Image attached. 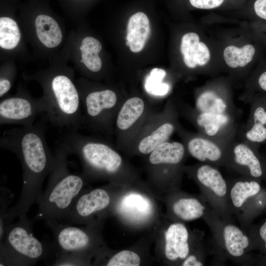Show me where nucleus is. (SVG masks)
<instances>
[{
  "mask_svg": "<svg viewBox=\"0 0 266 266\" xmlns=\"http://www.w3.org/2000/svg\"><path fill=\"white\" fill-rule=\"evenodd\" d=\"M43 118L33 124L5 131L0 138L1 148L14 153L22 167L23 185L17 203L3 216L6 223L26 216L42 193L43 182L54 166L55 155L46 140V122Z\"/></svg>",
  "mask_w": 266,
  "mask_h": 266,
  "instance_id": "nucleus-1",
  "label": "nucleus"
},
{
  "mask_svg": "<svg viewBox=\"0 0 266 266\" xmlns=\"http://www.w3.org/2000/svg\"><path fill=\"white\" fill-rule=\"evenodd\" d=\"M68 155L64 147L58 145L46 188L37 202L38 210L34 220L65 219L75 198L82 191L84 177L69 171Z\"/></svg>",
  "mask_w": 266,
  "mask_h": 266,
  "instance_id": "nucleus-2",
  "label": "nucleus"
},
{
  "mask_svg": "<svg viewBox=\"0 0 266 266\" xmlns=\"http://www.w3.org/2000/svg\"><path fill=\"white\" fill-rule=\"evenodd\" d=\"M32 225L26 216L4 226L0 231V266L33 265L55 253L53 244L34 237Z\"/></svg>",
  "mask_w": 266,
  "mask_h": 266,
  "instance_id": "nucleus-3",
  "label": "nucleus"
},
{
  "mask_svg": "<svg viewBox=\"0 0 266 266\" xmlns=\"http://www.w3.org/2000/svg\"><path fill=\"white\" fill-rule=\"evenodd\" d=\"M193 174L213 210L223 220L232 222L229 200V183L216 166L201 163L193 168Z\"/></svg>",
  "mask_w": 266,
  "mask_h": 266,
  "instance_id": "nucleus-4",
  "label": "nucleus"
},
{
  "mask_svg": "<svg viewBox=\"0 0 266 266\" xmlns=\"http://www.w3.org/2000/svg\"><path fill=\"white\" fill-rule=\"evenodd\" d=\"M206 223L213 233L219 254L224 258L244 263L251 240L244 229L222 220L218 215Z\"/></svg>",
  "mask_w": 266,
  "mask_h": 266,
  "instance_id": "nucleus-5",
  "label": "nucleus"
},
{
  "mask_svg": "<svg viewBox=\"0 0 266 266\" xmlns=\"http://www.w3.org/2000/svg\"><path fill=\"white\" fill-rule=\"evenodd\" d=\"M47 110L44 98L34 99L22 95L6 98L0 102V124L32 125L37 117L45 114Z\"/></svg>",
  "mask_w": 266,
  "mask_h": 266,
  "instance_id": "nucleus-6",
  "label": "nucleus"
},
{
  "mask_svg": "<svg viewBox=\"0 0 266 266\" xmlns=\"http://www.w3.org/2000/svg\"><path fill=\"white\" fill-rule=\"evenodd\" d=\"M258 148L235 139L228 146L226 167L247 178L257 180L266 177V161Z\"/></svg>",
  "mask_w": 266,
  "mask_h": 266,
  "instance_id": "nucleus-7",
  "label": "nucleus"
},
{
  "mask_svg": "<svg viewBox=\"0 0 266 266\" xmlns=\"http://www.w3.org/2000/svg\"><path fill=\"white\" fill-rule=\"evenodd\" d=\"M188 114L199 133L226 146L236 139L238 129L237 118L196 109H189Z\"/></svg>",
  "mask_w": 266,
  "mask_h": 266,
  "instance_id": "nucleus-8",
  "label": "nucleus"
},
{
  "mask_svg": "<svg viewBox=\"0 0 266 266\" xmlns=\"http://www.w3.org/2000/svg\"><path fill=\"white\" fill-rule=\"evenodd\" d=\"M83 107L84 122L97 128L105 127L108 112L115 106L117 97L115 93L110 89L95 91L80 96Z\"/></svg>",
  "mask_w": 266,
  "mask_h": 266,
  "instance_id": "nucleus-9",
  "label": "nucleus"
},
{
  "mask_svg": "<svg viewBox=\"0 0 266 266\" xmlns=\"http://www.w3.org/2000/svg\"><path fill=\"white\" fill-rule=\"evenodd\" d=\"M110 197L104 189L97 188L78 195L65 219L71 224H81L93 215L105 210L110 204Z\"/></svg>",
  "mask_w": 266,
  "mask_h": 266,
  "instance_id": "nucleus-10",
  "label": "nucleus"
},
{
  "mask_svg": "<svg viewBox=\"0 0 266 266\" xmlns=\"http://www.w3.org/2000/svg\"><path fill=\"white\" fill-rule=\"evenodd\" d=\"M189 154L201 163L215 166H226L227 148L200 133L185 135Z\"/></svg>",
  "mask_w": 266,
  "mask_h": 266,
  "instance_id": "nucleus-11",
  "label": "nucleus"
},
{
  "mask_svg": "<svg viewBox=\"0 0 266 266\" xmlns=\"http://www.w3.org/2000/svg\"><path fill=\"white\" fill-rule=\"evenodd\" d=\"M250 112L246 122L238 127V140L256 147L266 144V107L254 95L251 99Z\"/></svg>",
  "mask_w": 266,
  "mask_h": 266,
  "instance_id": "nucleus-12",
  "label": "nucleus"
},
{
  "mask_svg": "<svg viewBox=\"0 0 266 266\" xmlns=\"http://www.w3.org/2000/svg\"><path fill=\"white\" fill-rule=\"evenodd\" d=\"M195 109L200 112L229 115L237 118L238 110L229 91L225 87H210L197 95Z\"/></svg>",
  "mask_w": 266,
  "mask_h": 266,
  "instance_id": "nucleus-13",
  "label": "nucleus"
},
{
  "mask_svg": "<svg viewBox=\"0 0 266 266\" xmlns=\"http://www.w3.org/2000/svg\"><path fill=\"white\" fill-rule=\"evenodd\" d=\"M165 255L170 261L184 260L190 254L189 233L184 225L171 224L165 233Z\"/></svg>",
  "mask_w": 266,
  "mask_h": 266,
  "instance_id": "nucleus-14",
  "label": "nucleus"
},
{
  "mask_svg": "<svg viewBox=\"0 0 266 266\" xmlns=\"http://www.w3.org/2000/svg\"><path fill=\"white\" fill-rule=\"evenodd\" d=\"M172 210L176 217L184 221H192L201 218L206 222L216 214L206 199L183 197L176 200Z\"/></svg>",
  "mask_w": 266,
  "mask_h": 266,
  "instance_id": "nucleus-15",
  "label": "nucleus"
},
{
  "mask_svg": "<svg viewBox=\"0 0 266 266\" xmlns=\"http://www.w3.org/2000/svg\"><path fill=\"white\" fill-rule=\"evenodd\" d=\"M229 183V200L232 211L238 214L248 199L257 195L261 186L256 179L242 176Z\"/></svg>",
  "mask_w": 266,
  "mask_h": 266,
  "instance_id": "nucleus-16",
  "label": "nucleus"
},
{
  "mask_svg": "<svg viewBox=\"0 0 266 266\" xmlns=\"http://www.w3.org/2000/svg\"><path fill=\"white\" fill-rule=\"evenodd\" d=\"M150 32L149 21L147 15L141 12L134 14L128 22L126 45L133 52H140L146 42Z\"/></svg>",
  "mask_w": 266,
  "mask_h": 266,
  "instance_id": "nucleus-17",
  "label": "nucleus"
},
{
  "mask_svg": "<svg viewBox=\"0 0 266 266\" xmlns=\"http://www.w3.org/2000/svg\"><path fill=\"white\" fill-rule=\"evenodd\" d=\"M185 151L184 145L180 142L165 141L150 153L149 161L153 165L165 164L177 166L183 160Z\"/></svg>",
  "mask_w": 266,
  "mask_h": 266,
  "instance_id": "nucleus-18",
  "label": "nucleus"
},
{
  "mask_svg": "<svg viewBox=\"0 0 266 266\" xmlns=\"http://www.w3.org/2000/svg\"><path fill=\"white\" fill-rule=\"evenodd\" d=\"M35 25L37 37L44 46L52 48L60 44L62 32L53 18L46 15H39L36 18Z\"/></svg>",
  "mask_w": 266,
  "mask_h": 266,
  "instance_id": "nucleus-19",
  "label": "nucleus"
},
{
  "mask_svg": "<svg viewBox=\"0 0 266 266\" xmlns=\"http://www.w3.org/2000/svg\"><path fill=\"white\" fill-rule=\"evenodd\" d=\"M151 208L149 200L137 193L126 195L119 205V210L123 214L135 219L147 216L150 213Z\"/></svg>",
  "mask_w": 266,
  "mask_h": 266,
  "instance_id": "nucleus-20",
  "label": "nucleus"
},
{
  "mask_svg": "<svg viewBox=\"0 0 266 266\" xmlns=\"http://www.w3.org/2000/svg\"><path fill=\"white\" fill-rule=\"evenodd\" d=\"M144 110L143 100L138 97L126 101L120 110L116 119L117 128L121 130L130 128L140 118Z\"/></svg>",
  "mask_w": 266,
  "mask_h": 266,
  "instance_id": "nucleus-21",
  "label": "nucleus"
},
{
  "mask_svg": "<svg viewBox=\"0 0 266 266\" xmlns=\"http://www.w3.org/2000/svg\"><path fill=\"white\" fill-rule=\"evenodd\" d=\"M174 121L172 120L162 124L150 134L141 139L138 146L139 151L143 154H150L161 143L166 141L175 130Z\"/></svg>",
  "mask_w": 266,
  "mask_h": 266,
  "instance_id": "nucleus-22",
  "label": "nucleus"
},
{
  "mask_svg": "<svg viewBox=\"0 0 266 266\" xmlns=\"http://www.w3.org/2000/svg\"><path fill=\"white\" fill-rule=\"evenodd\" d=\"M256 53L255 47L251 44L241 47L230 45L224 50V58L227 65L232 68L243 67L250 64Z\"/></svg>",
  "mask_w": 266,
  "mask_h": 266,
  "instance_id": "nucleus-23",
  "label": "nucleus"
},
{
  "mask_svg": "<svg viewBox=\"0 0 266 266\" xmlns=\"http://www.w3.org/2000/svg\"><path fill=\"white\" fill-rule=\"evenodd\" d=\"M21 33L16 22L12 19L0 18V46L5 49H12L18 44Z\"/></svg>",
  "mask_w": 266,
  "mask_h": 266,
  "instance_id": "nucleus-24",
  "label": "nucleus"
},
{
  "mask_svg": "<svg viewBox=\"0 0 266 266\" xmlns=\"http://www.w3.org/2000/svg\"><path fill=\"white\" fill-rule=\"evenodd\" d=\"M166 75V72L163 69H152L145 80L144 88L146 91L155 96L166 95L170 91V87L168 84L162 82Z\"/></svg>",
  "mask_w": 266,
  "mask_h": 266,
  "instance_id": "nucleus-25",
  "label": "nucleus"
},
{
  "mask_svg": "<svg viewBox=\"0 0 266 266\" xmlns=\"http://www.w3.org/2000/svg\"><path fill=\"white\" fill-rule=\"evenodd\" d=\"M200 42V37L195 33H188L184 34L181 39L180 51L186 66L190 68L197 66L195 55Z\"/></svg>",
  "mask_w": 266,
  "mask_h": 266,
  "instance_id": "nucleus-26",
  "label": "nucleus"
},
{
  "mask_svg": "<svg viewBox=\"0 0 266 266\" xmlns=\"http://www.w3.org/2000/svg\"><path fill=\"white\" fill-rule=\"evenodd\" d=\"M139 256L135 252L124 250L113 256L106 264L107 266H138Z\"/></svg>",
  "mask_w": 266,
  "mask_h": 266,
  "instance_id": "nucleus-27",
  "label": "nucleus"
},
{
  "mask_svg": "<svg viewBox=\"0 0 266 266\" xmlns=\"http://www.w3.org/2000/svg\"><path fill=\"white\" fill-rule=\"evenodd\" d=\"M80 62L90 71L94 72L99 71L102 66V63L99 54L81 53Z\"/></svg>",
  "mask_w": 266,
  "mask_h": 266,
  "instance_id": "nucleus-28",
  "label": "nucleus"
},
{
  "mask_svg": "<svg viewBox=\"0 0 266 266\" xmlns=\"http://www.w3.org/2000/svg\"><path fill=\"white\" fill-rule=\"evenodd\" d=\"M101 48V44L98 40L93 37L88 36L82 40L80 50L81 53L99 54Z\"/></svg>",
  "mask_w": 266,
  "mask_h": 266,
  "instance_id": "nucleus-29",
  "label": "nucleus"
},
{
  "mask_svg": "<svg viewBox=\"0 0 266 266\" xmlns=\"http://www.w3.org/2000/svg\"><path fill=\"white\" fill-rule=\"evenodd\" d=\"M210 58V51L206 45L202 42H199L195 55V61L197 66H204L209 61Z\"/></svg>",
  "mask_w": 266,
  "mask_h": 266,
  "instance_id": "nucleus-30",
  "label": "nucleus"
},
{
  "mask_svg": "<svg viewBox=\"0 0 266 266\" xmlns=\"http://www.w3.org/2000/svg\"><path fill=\"white\" fill-rule=\"evenodd\" d=\"M253 89L259 94H266V67L263 68L255 75L253 80Z\"/></svg>",
  "mask_w": 266,
  "mask_h": 266,
  "instance_id": "nucleus-31",
  "label": "nucleus"
},
{
  "mask_svg": "<svg viewBox=\"0 0 266 266\" xmlns=\"http://www.w3.org/2000/svg\"><path fill=\"white\" fill-rule=\"evenodd\" d=\"M191 5L200 9H212L220 6L224 0H189Z\"/></svg>",
  "mask_w": 266,
  "mask_h": 266,
  "instance_id": "nucleus-32",
  "label": "nucleus"
},
{
  "mask_svg": "<svg viewBox=\"0 0 266 266\" xmlns=\"http://www.w3.org/2000/svg\"><path fill=\"white\" fill-rule=\"evenodd\" d=\"M254 9L258 17L266 21V0H256L254 4Z\"/></svg>",
  "mask_w": 266,
  "mask_h": 266,
  "instance_id": "nucleus-33",
  "label": "nucleus"
},
{
  "mask_svg": "<svg viewBox=\"0 0 266 266\" xmlns=\"http://www.w3.org/2000/svg\"><path fill=\"white\" fill-rule=\"evenodd\" d=\"M205 264L194 254L189 255L183 261V266H202Z\"/></svg>",
  "mask_w": 266,
  "mask_h": 266,
  "instance_id": "nucleus-34",
  "label": "nucleus"
},
{
  "mask_svg": "<svg viewBox=\"0 0 266 266\" xmlns=\"http://www.w3.org/2000/svg\"><path fill=\"white\" fill-rule=\"evenodd\" d=\"M11 83L6 80L0 79V97L2 98L10 89Z\"/></svg>",
  "mask_w": 266,
  "mask_h": 266,
  "instance_id": "nucleus-35",
  "label": "nucleus"
},
{
  "mask_svg": "<svg viewBox=\"0 0 266 266\" xmlns=\"http://www.w3.org/2000/svg\"><path fill=\"white\" fill-rule=\"evenodd\" d=\"M259 235L265 243V247L266 249V221L260 228Z\"/></svg>",
  "mask_w": 266,
  "mask_h": 266,
  "instance_id": "nucleus-36",
  "label": "nucleus"
},
{
  "mask_svg": "<svg viewBox=\"0 0 266 266\" xmlns=\"http://www.w3.org/2000/svg\"><path fill=\"white\" fill-rule=\"evenodd\" d=\"M255 95L257 96L260 99L266 107V94H258Z\"/></svg>",
  "mask_w": 266,
  "mask_h": 266,
  "instance_id": "nucleus-37",
  "label": "nucleus"
}]
</instances>
